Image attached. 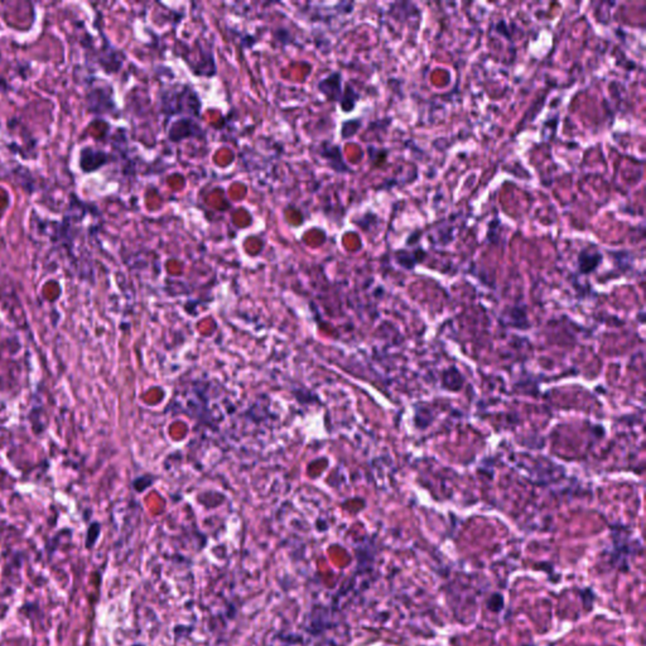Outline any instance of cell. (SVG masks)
Here are the masks:
<instances>
[{
    "mask_svg": "<svg viewBox=\"0 0 646 646\" xmlns=\"http://www.w3.org/2000/svg\"><path fill=\"white\" fill-rule=\"evenodd\" d=\"M317 156L326 162L330 170H332L339 175H347V173H354V170L347 166L344 159L341 145L335 144L331 140H325L322 142L318 148H317Z\"/></svg>",
    "mask_w": 646,
    "mask_h": 646,
    "instance_id": "cell-3",
    "label": "cell"
},
{
    "mask_svg": "<svg viewBox=\"0 0 646 646\" xmlns=\"http://www.w3.org/2000/svg\"><path fill=\"white\" fill-rule=\"evenodd\" d=\"M317 88L328 102H339L344 93L342 74L339 71H333L328 74L323 79H321Z\"/></svg>",
    "mask_w": 646,
    "mask_h": 646,
    "instance_id": "cell-4",
    "label": "cell"
},
{
    "mask_svg": "<svg viewBox=\"0 0 646 646\" xmlns=\"http://www.w3.org/2000/svg\"><path fill=\"white\" fill-rule=\"evenodd\" d=\"M109 156L105 152L97 151L91 147L83 148L80 154V167L85 172H94V170H100L107 164Z\"/></svg>",
    "mask_w": 646,
    "mask_h": 646,
    "instance_id": "cell-5",
    "label": "cell"
},
{
    "mask_svg": "<svg viewBox=\"0 0 646 646\" xmlns=\"http://www.w3.org/2000/svg\"><path fill=\"white\" fill-rule=\"evenodd\" d=\"M206 137L208 134L202 128L201 123L189 116H181L180 119L175 120L167 130V138L172 143H181L186 139L205 140Z\"/></svg>",
    "mask_w": 646,
    "mask_h": 646,
    "instance_id": "cell-2",
    "label": "cell"
},
{
    "mask_svg": "<svg viewBox=\"0 0 646 646\" xmlns=\"http://www.w3.org/2000/svg\"><path fill=\"white\" fill-rule=\"evenodd\" d=\"M358 100H360V94L352 88L351 83H346L339 102L341 110L344 113H351L352 110L356 107Z\"/></svg>",
    "mask_w": 646,
    "mask_h": 646,
    "instance_id": "cell-7",
    "label": "cell"
},
{
    "mask_svg": "<svg viewBox=\"0 0 646 646\" xmlns=\"http://www.w3.org/2000/svg\"><path fill=\"white\" fill-rule=\"evenodd\" d=\"M157 99L158 112L167 120L176 115L195 119L201 118V97L189 83H176L162 88Z\"/></svg>",
    "mask_w": 646,
    "mask_h": 646,
    "instance_id": "cell-1",
    "label": "cell"
},
{
    "mask_svg": "<svg viewBox=\"0 0 646 646\" xmlns=\"http://www.w3.org/2000/svg\"><path fill=\"white\" fill-rule=\"evenodd\" d=\"M603 262V255L600 251H591L584 249L581 251L578 257V265L579 269L584 273H590L592 270L596 269L597 267Z\"/></svg>",
    "mask_w": 646,
    "mask_h": 646,
    "instance_id": "cell-6",
    "label": "cell"
},
{
    "mask_svg": "<svg viewBox=\"0 0 646 646\" xmlns=\"http://www.w3.org/2000/svg\"><path fill=\"white\" fill-rule=\"evenodd\" d=\"M363 126L361 119L345 120L341 126V138L350 139L358 134L360 128Z\"/></svg>",
    "mask_w": 646,
    "mask_h": 646,
    "instance_id": "cell-8",
    "label": "cell"
}]
</instances>
